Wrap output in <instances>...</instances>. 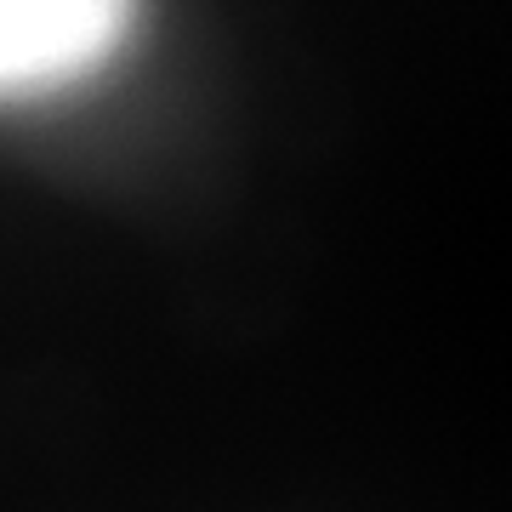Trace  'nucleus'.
Returning <instances> with one entry per match:
<instances>
[{"instance_id": "1", "label": "nucleus", "mask_w": 512, "mask_h": 512, "mask_svg": "<svg viewBox=\"0 0 512 512\" xmlns=\"http://www.w3.org/2000/svg\"><path fill=\"white\" fill-rule=\"evenodd\" d=\"M137 0H0V86L12 103L69 92L126 46Z\"/></svg>"}]
</instances>
